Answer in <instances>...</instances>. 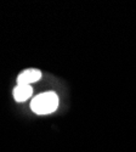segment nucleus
<instances>
[{"label":"nucleus","instance_id":"obj_1","mask_svg":"<svg viewBox=\"0 0 136 152\" xmlns=\"http://www.w3.org/2000/svg\"><path fill=\"white\" fill-rule=\"evenodd\" d=\"M31 107L35 113H38V115L52 113L58 107V97L52 91L40 94L32 100Z\"/></svg>","mask_w":136,"mask_h":152},{"label":"nucleus","instance_id":"obj_2","mask_svg":"<svg viewBox=\"0 0 136 152\" xmlns=\"http://www.w3.org/2000/svg\"><path fill=\"white\" fill-rule=\"evenodd\" d=\"M41 78V72L39 69H26L17 78V85H29Z\"/></svg>","mask_w":136,"mask_h":152},{"label":"nucleus","instance_id":"obj_3","mask_svg":"<svg viewBox=\"0 0 136 152\" xmlns=\"http://www.w3.org/2000/svg\"><path fill=\"white\" fill-rule=\"evenodd\" d=\"M33 89L31 85H17L14 89V97L18 102H23L32 96Z\"/></svg>","mask_w":136,"mask_h":152}]
</instances>
